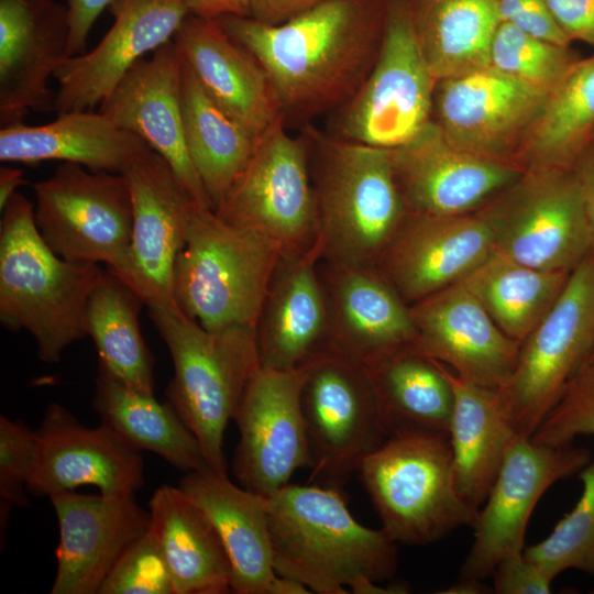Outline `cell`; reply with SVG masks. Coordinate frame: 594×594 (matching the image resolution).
Masks as SVG:
<instances>
[{
  "mask_svg": "<svg viewBox=\"0 0 594 594\" xmlns=\"http://www.w3.org/2000/svg\"><path fill=\"white\" fill-rule=\"evenodd\" d=\"M386 0H326L279 24L218 19L260 63L284 120H307L345 105L377 57Z\"/></svg>",
  "mask_w": 594,
  "mask_h": 594,
  "instance_id": "6da1fadb",
  "label": "cell"
},
{
  "mask_svg": "<svg viewBox=\"0 0 594 594\" xmlns=\"http://www.w3.org/2000/svg\"><path fill=\"white\" fill-rule=\"evenodd\" d=\"M341 493L287 484L266 497L276 573L318 594L406 593L378 584L397 571V543L356 521Z\"/></svg>",
  "mask_w": 594,
  "mask_h": 594,
  "instance_id": "7a4b0ae2",
  "label": "cell"
},
{
  "mask_svg": "<svg viewBox=\"0 0 594 594\" xmlns=\"http://www.w3.org/2000/svg\"><path fill=\"white\" fill-rule=\"evenodd\" d=\"M322 262L377 270L408 213L392 150L306 130Z\"/></svg>",
  "mask_w": 594,
  "mask_h": 594,
  "instance_id": "3957f363",
  "label": "cell"
},
{
  "mask_svg": "<svg viewBox=\"0 0 594 594\" xmlns=\"http://www.w3.org/2000/svg\"><path fill=\"white\" fill-rule=\"evenodd\" d=\"M0 321L28 331L41 361L54 364L86 336L84 315L102 270L56 255L43 240L34 204L15 193L1 210Z\"/></svg>",
  "mask_w": 594,
  "mask_h": 594,
  "instance_id": "277c9868",
  "label": "cell"
},
{
  "mask_svg": "<svg viewBox=\"0 0 594 594\" xmlns=\"http://www.w3.org/2000/svg\"><path fill=\"white\" fill-rule=\"evenodd\" d=\"M174 365L167 402L197 438L209 469L227 475L224 432L260 370L256 331L202 328L177 305L148 307Z\"/></svg>",
  "mask_w": 594,
  "mask_h": 594,
  "instance_id": "5b68a950",
  "label": "cell"
},
{
  "mask_svg": "<svg viewBox=\"0 0 594 594\" xmlns=\"http://www.w3.org/2000/svg\"><path fill=\"white\" fill-rule=\"evenodd\" d=\"M282 256L270 239L197 205L174 268V301L209 331L255 328Z\"/></svg>",
  "mask_w": 594,
  "mask_h": 594,
  "instance_id": "8992f818",
  "label": "cell"
},
{
  "mask_svg": "<svg viewBox=\"0 0 594 594\" xmlns=\"http://www.w3.org/2000/svg\"><path fill=\"white\" fill-rule=\"evenodd\" d=\"M358 472L382 529L396 543L429 544L475 522L479 510L455 486L449 435L389 437Z\"/></svg>",
  "mask_w": 594,
  "mask_h": 594,
  "instance_id": "52a82bcc",
  "label": "cell"
},
{
  "mask_svg": "<svg viewBox=\"0 0 594 594\" xmlns=\"http://www.w3.org/2000/svg\"><path fill=\"white\" fill-rule=\"evenodd\" d=\"M594 350V254L569 275L560 296L522 341L516 366L498 389L515 433L531 438Z\"/></svg>",
  "mask_w": 594,
  "mask_h": 594,
  "instance_id": "ba28073f",
  "label": "cell"
},
{
  "mask_svg": "<svg viewBox=\"0 0 594 594\" xmlns=\"http://www.w3.org/2000/svg\"><path fill=\"white\" fill-rule=\"evenodd\" d=\"M437 82L409 0H386L377 57L360 89L339 108L338 138L384 148L405 144L432 121Z\"/></svg>",
  "mask_w": 594,
  "mask_h": 594,
  "instance_id": "9c48e42d",
  "label": "cell"
},
{
  "mask_svg": "<svg viewBox=\"0 0 594 594\" xmlns=\"http://www.w3.org/2000/svg\"><path fill=\"white\" fill-rule=\"evenodd\" d=\"M494 252L546 271L572 272L592 253V230L573 169H527L479 211Z\"/></svg>",
  "mask_w": 594,
  "mask_h": 594,
  "instance_id": "30bf717a",
  "label": "cell"
},
{
  "mask_svg": "<svg viewBox=\"0 0 594 594\" xmlns=\"http://www.w3.org/2000/svg\"><path fill=\"white\" fill-rule=\"evenodd\" d=\"M216 215L273 241L283 256L301 254L319 239L318 215L305 135L279 120L257 139L254 152Z\"/></svg>",
  "mask_w": 594,
  "mask_h": 594,
  "instance_id": "8fae6325",
  "label": "cell"
},
{
  "mask_svg": "<svg viewBox=\"0 0 594 594\" xmlns=\"http://www.w3.org/2000/svg\"><path fill=\"white\" fill-rule=\"evenodd\" d=\"M301 415L311 457L309 484L342 492L387 439L369 370L330 352L307 365Z\"/></svg>",
  "mask_w": 594,
  "mask_h": 594,
  "instance_id": "7c38bea8",
  "label": "cell"
},
{
  "mask_svg": "<svg viewBox=\"0 0 594 594\" xmlns=\"http://www.w3.org/2000/svg\"><path fill=\"white\" fill-rule=\"evenodd\" d=\"M35 222L50 249L62 258L105 263L117 268L130 246L133 205L123 174L94 172L62 163L33 184Z\"/></svg>",
  "mask_w": 594,
  "mask_h": 594,
  "instance_id": "4fadbf2b",
  "label": "cell"
},
{
  "mask_svg": "<svg viewBox=\"0 0 594 594\" xmlns=\"http://www.w3.org/2000/svg\"><path fill=\"white\" fill-rule=\"evenodd\" d=\"M591 459L585 448L549 447L516 433L477 512L460 578L488 579L505 556L524 551L527 526L541 496L558 481L579 474Z\"/></svg>",
  "mask_w": 594,
  "mask_h": 594,
  "instance_id": "5bb4252c",
  "label": "cell"
},
{
  "mask_svg": "<svg viewBox=\"0 0 594 594\" xmlns=\"http://www.w3.org/2000/svg\"><path fill=\"white\" fill-rule=\"evenodd\" d=\"M122 174L132 196V237L122 263L107 271L128 284L147 307L175 305L174 268L198 204L167 161L152 148Z\"/></svg>",
  "mask_w": 594,
  "mask_h": 594,
  "instance_id": "9a60e30c",
  "label": "cell"
},
{
  "mask_svg": "<svg viewBox=\"0 0 594 594\" xmlns=\"http://www.w3.org/2000/svg\"><path fill=\"white\" fill-rule=\"evenodd\" d=\"M306 371L260 367L234 415L240 438L232 470L239 484L253 493L271 496L296 470L311 468L300 407Z\"/></svg>",
  "mask_w": 594,
  "mask_h": 594,
  "instance_id": "2e32d148",
  "label": "cell"
},
{
  "mask_svg": "<svg viewBox=\"0 0 594 594\" xmlns=\"http://www.w3.org/2000/svg\"><path fill=\"white\" fill-rule=\"evenodd\" d=\"M26 490L34 496L96 486L100 493L134 495L144 484L141 452L101 425L89 428L62 404L47 405L38 427Z\"/></svg>",
  "mask_w": 594,
  "mask_h": 594,
  "instance_id": "e0dca14e",
  "label": "cell"
},
{
  "mask_svg": "<svg viewBox=\"0 0 594 594\" xmlns=\"http://www.w3.org/2000/svg\"><path fill=\"white\" fill-rule=\"evenodd\" d=\"M547 95L488 65L438 80L432 121L455 146L515 163Z\"/></svg>",
  "mask_w": 594,
  "mask_h": 594,
  "instance_id": "ac0fdd59",
  "label": "cell"
},
{
  "mask_svg": "<svg viewBox=\"0 0 594 594\" xmlns=\"http://www.w3.org/2000/svg\"><path fill=\"white\" fill-rule=\"evenodd\" d=\"M391 150L397 185L413 213H470L524 173L515 163L455 146L433 121L410 141Z\"/></svg>",
  "mask_w": 594,
  "mask_h": 594,
  "instance_id": "d6986e66",
  "label": "cell"
},
{
  "mask_svg": "<svg viewBox=\"0 0 594 594\" xmlns=\"http://www.w3.org/2000/svg\"><path fill=\"white\" fill-rule=\"evenodd\" d=\"M108 9L113 23L100 42L55 70L57 114L100 106L138 61L173 40L189 14L180 0H112Z\"/></svg>",
  "mask_w": 594,
  "mask_h": 594,
  "instance_id": "ffe728a7",
  "label": "cell"
},
{
  "mask_svg": "<svg viewBox=\"0 0 594 594\" xmlns=\"http://www.w3.org/2000/svg\"><path fill=\"white\" fill-rule=\"evenodd\" d=\"M48 498L59 530L50 593L98 594L122 553L148 530L150 510L134 495L67 491Z\"/></svg>",
  "mask_w": 594,
  "mask_h": 594,
  "instance_id": "44dd1931",
  "label": "cell"
},
{
  "mask_svg": "<svg viewBox=\"0 0 594 594\" xmlns=\"http://www.w3.org/2000/svg\"><path fill=\"white\" fill-rule=\"evenodd\" d=\"M494 251L480 212L435 216L408 212L377 265L409 306L452 285Z\"/></svg>",
  "mask_w": 594,
  "mask_h": 594,
  "instance_id": "7402d4cb",
  "label": "cell"
},
{
  "mask_svg": "<svg viewBox=\"0 0 594 594\" xmlns=\"http://www.w3.org/2000/svg\"><path fill=\"white\" fill-rule=\"evenodd\" d=\"M321 261L319 239L301 254L282 256L255 327L262 369L297 370L333 352Z\"/></svg>",
  "mask_w": 594,
  "mask_h": 594,
  "instance_id": "603a6c76",
  "label": "cell"
},
{
  "mask_svg": "<svg viewBox=\"0 0 594 594\" xmlns=\"http://www.w3.org/2000/svg\"><path fill=\"white\" fill-rule=\"evenodd\" d=\"M69 16L56 0H0V128L54 111L48 81L67 58Z\"/></svg>",
  "mask_w": 594,
  "mask_h": 594,
  "instance_id": "cb8c5ba5",
  "label": "cell"
},
{
  "mask_svg": "<svg viewBox=\"0 0 594 594\" xmlns=\"http://www.w3.org/2000/svg\"><path fill=\"white\" fill-rule=\"evenodd\" d=\"M182 78L183 61L170 41L138 61L99 111L163 156L194 200L211 209L186 145Z\"/></svg>",
  "mask_w": 594,
  "mask_h": 594,
  "instance_id": "d4e9b609",
  "label": "cell"
},
{
  "mask_svg": "<svg viewBox=\"0 0 594 594\" xmlns=\"http://www.w3.org/2000/svg\"><path fill=\"white\" fill-rule=\"evenodd\" d=\"M415 350L460 377L498 391L510 377L520 344L506 336L460 283L410 305Z\"/></svg>",
  "mask_w": 594,
  "mask_h": 594,
  "instance_id": "484cf974",
  "label": "cell"
},
{
  "mask_svg": "<svg viewBox=\"0 0 594 594\" xmlns=\"http://www.w3.org/2000/svg\"><path fill=\"white\" fill-rule=\"evenodd\" d=\"M177 486L216 528L231 565L233 593H310L275 571L265 496L209 468L184 473Z\"/></svg>",
  "mask_w": 594,
  "mask_h": 594,
  "instance_id": "4316f807",
  "label": "cell"
},
{
  "mask_svg": "<svg viewBox=\"0 0 594 594\" xmlns=\"http://www.w3.org/2000/svg\"><path fill=\"white\" fill-rule=\"evenodd\" d=\"M332 327V351L367 369L415 350L417 330L406 304L373 268L323 263Z\"/></svg>",
  "mask_w": 594,
  "mask_h": 594,
  "instance_id": "83f0119b",
  "label": "cell"
},
{
  "mask_svg": "<svg viewBox=\"0 0 594 594\" xmlns=\"http://www.w3.org/2000/svg\"><path fill=\"white\" fill-rule=\"evenodd\" d=\"M172 42L205 91L253 135L284 120L267 74L219 20L188 14Z\"/></svg>",
  "mask_w": 594,
  "mask_h": 594,
  "instance_id": "f1b7e54d",
  "label": "cell"
},
{
  "mask_svg": "<svg viewBox=\"0 0 594 594\" xmlns=\"http://www.w3.org/2000/svg\"><path fill=\"white\" fill-rule=\"evenodd\" d=\"M150 148L141 138L92 110L61 113L47 124L0 129L1 162L35 165L61 161L122 174Z\"/></svg>",
  "mask_w": 594,
  "mask_h": 594,
  "instance_id": "f546056e",
  "label": "cell"
},
{
  "mask_svg": "<svg viewBox=\"0 0 594 594\" xmlns=\"http://www.w3.org/2000/svg\"><path fill=\"white\" fill-rule=\"evenodd\" d=\"M150 528L166 558L175 594L232 592V570L210 519L177 485H162L148 503Z\"/></svg>",
  "mask_w": 594,
  "mask_h": 594,
  "instance_id": "4dcf8cb0",
  "label": "cell"
},
{
  "mask_svg": "<svg viewBox=\"0 0 594 594\" xmlns=\"http://www.w3.org/2000/svg\"><path fill=\"white\" fill-rule=\"evenodd\" d=\"M441 365L454 398L448 435L455 486L463 501L479 510L516 433L504 416L497 391L464 380Z\"/></svg>",
  "mask_w": 594,
  "mask_h": 594,
  "instance_id": "1f68e13d",
  "label": "cell"
},
{
  "mask_svg": "<svg viewBox=\"0 0 594 594\" xmlns=\"http://www.w3.org/2000/svg\"><path fill=\"white\" fill-rule=\"evenodd\" d=\"M92 409L101 425L138 451L157 454L187 473L209 468L201 447L172 405L98 370Z\"/></svg>",
  "mask_w": 594,
  "mask_h": 594,
  "instance_id": "d6a6232c",
  "label": "cell"
},
{
  "mask_svg": "<svg viewBox=\"0 0 594 594\" xmlns=\"http://www.w3.org/2000/svg\"><path fill=\"white\" fill-rule=\"evenodd\" d=\"M594 141V54L576 58L547 95L515 154L524 170L572 169Z\"/></svg>",
  "mask_w": 594,
  "mask_h": 594,
  "instance_id": "836d02e7",
  "label": "cell"
},
{
  "mask_svg": "<svg viewBox=\"0 0 594 594\" xmlns=\"http://www.w3.org/2000/svg\"><path fill=\"white\" fill-rule=\"evenodd\" d=\"M367 370L387 438L448 435L454 398L439 362L411 349Z\"/></svg>",
  "mask_w": 594,
  "mask_h": 594,
  "instance_id": "e575fe53",
  "label": "cell"
},
{
  "mask_svg": "<svg viewBox=\"0 0 594 594\" xmlns=\"http://www.w3.org/2000/svg\"><path fill=\"white\" fill-rule=\"evenodd\" d=\"M182 110L191 163L216 210L248 165L258 138L205 91L184 62Z\"/></svg>",
  "mask_w": 594,
  "mask_h": 594,
  "instance_id": "d590c367",
  "label": "cell"
},
{
  "mask_svg": "<svg viewBox=\"0 0 594 594\" xmlns=\"http://www.w3.org/2000/svg\"><path fill=\"white\" fill-rule=\"evenodd\" d=\"M424 56L440 80L490 65L497 0H409Z\"/></svg>",
  "mask_w": 594,
  "mask_h": 594,
  "instance_id": "8d00e7d4",
  "label": "cell"
},
{
  "mask_svg": "<svg viewBox=\"0 0 594 594\" xmlns=\"http://www.w3.org/2000/svg\"><path fill=\"white\" fill-rule=\"evenodd\" d=\"M142 298L122 279L102 272L84 315L99 367L138 391L154 394V361L140 329Z\"/></svg>",
  "mask_w": 594,
  "mask_h": 594,
  "instance_id": "74e56055",
  "label": "cell"
},
{
  "mask_svg": "<svg viewBox=\"0 0 594 594\" xmlns=\"http://www.w3.org/2000/svg\"><path fill=\"white\" fill-rule=\"evenodd\" d=\"M570 273L535 268L493 251L457 283L506 336L521 344L551 309Z\"/></svg>",
  "mask_w": 594,
  "mask_h": 594,
  "instance_id": "f35d334b",
  "label": "cell"
},
{
  "mask_svg": "<svg viewBox=\"0 0 594 594\" xmlns=\"http://www.w3.org/2000/svg\"><path fill=\"white\" fill-rule=\"evenodd\" d=\"M582 493L575 506L525 556L552 580L573 569L594 576V459L579 472Z\"/></svg>",
  "mask_w": 594,
  "mask_h": 594,
  "instance_id": "ab89813d",
  "label": "cell"
},
{
  "mask_svg": "<svg viewBox=\"0 0 594 594\" xmlns=\"http://www.w3.org/2000/svg\"><path fill=\"white\" fill-rule=\"evenodd\" d=\"M576 59L559 45L501 22L490 50V66L549 94Z\"/></svg>",
  "mask_w": 594,
  "mask_h": 594,
  "instance_id": "60d3db41",
  "label": "cell"
},
{
  "mask_svg": "<svg viewBox=\"0 0 594 594\" xmlns=\"http://www.w3.org/2000/svg\"><path fill=\"white\" fill-rule=\"evenodd\" d=\"M98 594H175L166 558L151 528L122 553Z\"/></svg>",
  "mask_w": 594,
  "mask_h": 594,
  "instance_id": "b9f144b4",
  "label": "cell"
},
{
  "mask_svg": "<svg viewBox=\"0 0 594 594\" xmlns=\"http://www.w3.org/2000/svg\"><path fill=\"white\" fill-rule=\"evenodd\" d=\"M35 435L24 422L0 417L1 547L13 507L29 505L26 484L34 455Z\"/></svg>",
  "mask_w": 594,
  "mask_h": 594,
  "instance_id": "7bdbcfd3",
  "label": "cell"
},
{
  "mask_svg": "<svg viewBox=\"0 0 594 594\" xmlns=\"http://www.w3.org/2000/svg\"><path fill=\"white\" fill-rule=\"evenodd\" d=\"M594 436V369L584 366L559 404L532 435L540 444L561 447Z\"/></svg>",
  "mask_w": 594,
  "mask_h": 594,
  "instance_id": "ee69618b",
  "label": "cell"
},
{
  "mask_svg": "<svg viewBox=\"0 0 594 594\" xmlns=\"http://www.w3.org/2000/svg\"><path fill=\"white\" fill-rule=\"evenodd\" d=\"M491 578L496 594H549L553 582L524 551L505 556Z\"/></svg>",
  "mask_w": 594,
  "mask_h": 594,
  "instance_id": "f6af8a7d",
  "label": "cell"
},
{
  "mask_svg": "<svg viewBox=\"0 0 594 594\" xmlns=\"http://www.w3.org/2000/svg\"><path fill=\"white\" fill-rule=\"evenodd\" d=\"M502 22L542 40L570 46V41L556 24L546 0H497Z\"/></svg>",
  "mask_w": 594,
  "mask_h": 594,
  "instance_id": "bcb514c9",
  "label": "cell"
},
{
  "mask_svg": "<svg viewBox=\"0 0 594 594\" xmlns=\"http://www.w3.org/2000/svg\"><path fill=\"white\" fill-rule=\"evenodd\" d=\"M566 38L594 45V0H546Z\"/></svg>",
  "mask_w": 594,
  "mask_h": 594,
  "instance_id": "7dc6e473",
  "label": "cell"
},
{
  "mask_svg": "<svg viewBox=\"0 0 594 594\" xmlns=\"http://www.w3.org/2000/svg\"><path fill=\"white\" fill-rule=\"evenodd\" d=\"M112 0H67L69 16V37L67 57L80 55L87 51L88 34L98 16Z\"/></svg>",
  "mask_w": 594,
  "mask_h": 594,
  "instance_id": "c3c4849f",
  "label": "cell"
},
{
  "mask_svg": "<svg viewBox=\"0 0 594 594\" xmlns=\"http://www.w3.org/2000/svg\"><path fill=\"white\" fill-rule=\"evenodd\" d=\"M326 0H250V16L279 24Z\"/></svg>",
  "mask_w": 594,
  "mask_h": 594,
  "instance_id": "681fc988",
  "label": "cell"
},
{
  "mask_svg": "<svg viewBox=\"0 0 594 594\" xmlns=\"http://www.w3.org/2000/svg\"><path fill=\"white\" fill-rule=\"evenodd\" d=\"M189 14L208 20L228 15L250 16V0H180Z\"/></svg>",
  "mask_w": 594,
  "mask_h": 594,
  "instance_id": "f907efd6",
  "label": "cell"
},
{
  "mask_svg": "<svg viewBox=\"0 0 594 594\" xmlns=\"http://www.w3.org/2000/svg\"><path fill=\"white\" fill-rule=\"evenodd\" d=\"M572 169L583 191L592 230V253L594 254V141L581 154Z\"/></svg>",
  "mask_w": 594,
  "mask_h": 594,
  "instance_id": "816d5d0a",
  "label": "cell"
},
{
  "mask_svg": "<svg viewBox=\"0 0 594 594\" xmlns=\"http://www.w3.org/2000/svg\"><path fill=\"white\" fill-rule=\"evenodd\" d=\"M25 183L24 172L21 168L2 166L0 168V209L2 210L12 196L18 193L19 186Z\"/></svg>",
  "mask_w": 594,
  "mask_h": 594,
  "instance_id": "f5cc1de1",
  "label": "cell"
},
{
  "mask_svg": "<svg viewBox=\"0 0 594 594\" xmlns=\"http://www.w3.org/2000/svg\"><path fill=\"white\" fill-rule=\"evenodd\" d=\"M493 592L492 587L486 586L480 580L464 579L460 578L459 582L446 588V591H440L438 593L444 594H482Z\"/></svg>",
  "mask_w": 594,
  "mask_h": 594,
  "instance_id": "db71d44e",
  "label": "cell"
},
{
  "mask_svg": "<svg viewBox=\"0 0 594 594\" xmlns=\"http://www.w3.org/2000/svg\"><path fill=\"white\" fill-rule=\"evenodd\" d=\"M584 366H588V367L594 369V350L591 353V355H590V358H588V360H587V362H586V364Z\"/></svg>",
  "mask_w": 594,
  "mask_h": 594,
  "instance_id": "11a10c76",
  "label": "cell"
},
{
  "mask_svg": "<svg viewBox=\"0 0 594 594\" xmlns=\"http://www.w3.org/2000/svg\"><path fill=\"white\" fill-rule=\"evenodd\" d=\"M592 593H594V588H593Z\"/></svg>",
  "mask_w": 594,
  "mask_h": 594,
  "instance_id": "9f6ffc18",
  "label": "cell"
}]
</instances>
